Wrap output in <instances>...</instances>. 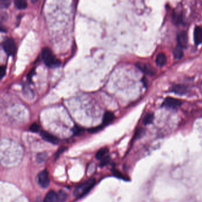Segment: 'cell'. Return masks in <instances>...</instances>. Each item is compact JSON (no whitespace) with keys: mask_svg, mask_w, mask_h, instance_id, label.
<instances>
[{"mask_svg":"<svg viewBox=\"0 0 202 202\" xmlns=\"http://www.w3.org/2000/svg\"><path fill=\"white\" fill-rule=\"evenodd\" d=\"M34 69L32 70L31 72L29 73V74L28 75V79H29L30 81H31V78H32V77H33V74H34Z\"/></svg>","mask_w":202,"mask_h":202,"instance_id":"cell-29","label":"cell"},{"mask_svg":"<svg viewBox=\"0 0 202 202\" xmlns=\"http://www.w3.org/2000/svg\"><path fill=\"white\" fill-rule=\"evenodd\" d=\"M154 119V116L153 113H147L143 119V124L145 125L150 124L153 123Z\"/></svg>","mask_w":202,"mask_h":202,"instance_id":"cell-17","label":"cell"},{"mask_svg":"<svg viewBox=\"0 0 202 202\" xmlns=\"http://www.w3.org/2000/svg\"><path fill=\"white\" fill-rule=\"evenodd\" d=\"M0 31L1 32H6L7 29L4 26H3L2 25L0 24Z\"/></svg>","mask_w":202,"mask_h":202,"instance_id":"cell-28","label":"cell"},{"mask_svg":"<svg viewBox=\"0 0 202 202\" xmlns=\"http://www.w3.org/2000/svg\"><path fill=\"white\" fill-rule=\"evenodd\" d=\"M42 57L48 67L52 68L59 67L61 64L60 61L55 57L52 50L49 47H44L42 50Z\"/></svg>","mask_w":202,"mask_h":202,"instance_id":"cell-1","label":"cell"},{"mask_svg":"<svg viewBox=\"0 0 202 202\" xmlns=\"http://www.w3.org/2000/svg\"><path fill=\"white\" fill-rule=\"evenodd\" d=\"M115 119V116L114 113L111 112H106L105 113L103 117L102 124L103 126H106L110 124Z\"/></svg>","mask_w":202,"mask_h":202,"instance_id":"cell-10","label":"cell"},{"mask_svg":"<svg viewBox=\"0 0 202 202\" xmlns=\"http://www.w3.org/2000/svg\"><path fill=\"white\" fill-rule=\"evenodd\" d=\"M102 129V126H98V127H96V128H91V129H89V132L91 133H94V132H96L99 131V130Z\"/></svg>","mask_w":202,"mask_h":202,"instance_id":"cell-27","label":"cell"},{"mask_svg":"<svg viewBox=\"0 0 202 202\" xmlns=\"http://www.w3.org/2000/svg\"><path fill=\"white\" fill-rule=\"evenodd\" d=\"M14 4L18 9L23 10L27 7V3L26 1L24 0H16L14 1Z\"/></svg>","mask_w":202,"mask_h":202,"instance_id":"cell-18","label":"cell"},{"mask_svg":"<svg viewBox=\"0 0 202 202\" xmlns=\"http://www.w3.org/2000/svg\"><path fill=\"white\" fill-rule=\"evenodd\" d=\"M177 42L178 45L181 47L183 49L184 47H186L188 42V37L186 31H182L179 33L177 35Z\"/></svg>","mask_w":202,"mask_h":202,"instance_id":"cell-7","label":"cell"},{"mask_svg":"<svg viewBox=\"0 0 202 202\" xmlns=\"http://www.w3.org/2000/svg\"><path fill=\"white\" fill-rule=\"evenodd\" d=\"M40 129V127L39 124H37L36 123H33L30 127V130L34 133H37V132H39Z\"/></svg>","mask_w":202,"mask_h":202,"instance_id":"cell-21","label":"cell"},{"mask_svg":"<svg viewBox=\"0 0 202 202\" xmlns=\"http://www.w3.org/2000/svg\"><path fill=\"white\" fill-rule=\"evenodd\" d=\"M3 47L8 55H13L16 52V43L12 39H7L3 43Z\"/></svg>","mask_w":202,"mask_h":202,"instance_id":"cell-5","label":"cell"},{"mask_svg":"<svg viewBox=\"0 0 202 202\" xmlns=\"http://www.w3.org/2000/svg\"><path fill=\"white\" fill-rule=\"evenodd\" d=\"M44 202H57V193L53 190L49 191L44 199Z\"/></svg>","mask_w":202,"mask_h":202,"instance_id":"cell-13","label":"cell"},{"mask_svg":"<svg viewBox=\"0 0 202 202\" xmlns=\"http://www.w3.org/2000/svg\"><path fill=\"white\" fill-rule=\"evenodd\" d=\"M67 193L63 190H60L57 193V202H65L67 200Z\"/></svg>","mask_w":202,"mask_h":202,"instance_id":"cell-16","label":"cell"},{"mask_svg":"<svg viewBox=\"0 0 202 202\" xmlns=\"http://www.w3.org/2000/svg\"><path fill=\"white\" fill-rule=\"evenodd\" d=\"M181 104L182 101L180 100L172 97H167L162 104V106L167 108L176 109L177 107L180 106Z\"/></svg>","mask_w":202,"mask_h":202,"instance_id":"cell-4","label":"cell"},{"mask_svg":"<svg viewBox=\"0 0 202 202\" xmlns=\"http://www.w3.org/2000/svg\"><path fill=\"white\" fill-rule=\"evenodd\" d=\"M171 91L174 92V93L183 95V94L186 93V87L183 85H176L172 87Z\"/></svg>","mask_w":202,"mask_h":202,"instance_id":"cell-12","label":"cell"},{"mask_svg":"<svg viewBox=\"0 0 202 202\" xmlns=\"http://www.w3.org/2000/svg\"><path fill=\"white\" fill-rule=\"evenodd\" d=\"M108 152V149L106 148H101L96 152V158L98 160H102Z\"/></svg>","mask_w":202,"mask_h":202,"instance_id":"cell-15","label":"cell"},{"mask_svg":"<svg viewBox=\"0 0 202 202\" xmlns=\"http://www.w3.org/2000/svg\"><path fill=\"white\" fill-rule=\"evenodd\" d=\"M73 131L75 135H79L83 132V128H82L80 127H79L78 126H76L74 127Z\"/></svg>","mask_w":202,"mask_h":202,"instance_id":"cell-22","label":"cell"},{"mask_svg":"<svg viewBox=\"0 0 202 202\" xmlns=\"http://www.w3.org/2000/svg\"><path fill=\"white\" fill-rule=\"evenodd\" d=\"M137 68H138L142 73H145V74L154 75L156 73V71L154 68L151 67L149 65L143 63V62H138L135 63Z\"/></svg>","mask_w":202,"mask_h":202,"instance_id":"cell-6","label":"cell"},{"mask_svg":"<svg viewBox=\"0 0 202 202\" xmlns=\"http://www.w3.org/2000/svg\"><path fill=\"white\" fill-rule=\"evenodd\" d=\"M157 65L159 67H163L167 63V57L164 53H160L158 54L156 59Z\"/></svg>","mask_w":202,"mask_h":202,"instance_id":"cell-11","label":"cell"},{"mask_svg":"<svg viewBox=\"0 0 202 202\" xmlns=\"http://www.w3.org/2000/svg\"><path fill=\"white\" fill-rule=\"evenodd\" d=\"M96 183L95 178H91L88 181L83 183L76 188L74 192L75 196L77 198H80L86 195L93 188Z\"/></svg>","mask_w":202,"mask_h":202,"instance_id":"cell-2","label":"cell"},{"mask_svg":"<svg viewBox=\"0 0 202 202\" xmlns=\"http://www.w3.org/2000/svg\"><path fill=\"white\" fill-rule=\"evenodd\" d=\"M6 73V67L5 66H0V79L5 76Z\"/></svg>","mask_w":202,"mask_h":202,"instance_id":"cell-24","label":"cell"},{"mask_svg":"<svg viewBox=\"0 0 202 202\" xmlns=\"http://www.w3.org/2000/svg\"><path fill=\"white\" fill-rule=\"evenodd\" d=\"M37 182L43 188H47L50 184V178L48 171L44 170L40 171L37 176Z\"/></svg>","mask_w":202,"mask_h":202,"instance_id":"cell-3","label":"cell"},{"mask_svg":"<svg viewBox=\"0 0 202 202\" xmlns=\"http://www.w3.org/2000/svg\"><path fill=\"white\" fill-rule=\"evenodd\" d=\"M41 136L42 138L44 140L48 142H50L52 144H57L59 143V139L57 137L54 136V135H52L51 134L46 132V131H42L41 132Z\"/></svg>","mask_w":202,"mask_h":202,"instance_id":"cell-8","label":"cell"},{"mask_svg":"<svg viewBox=\"0 0 202 202\" xmlns=\"http://www.w3.org/2000/svg\"><path fill=\"white\" fill-rule=\"evenodd\" d=\"M113 173H114V174L115 176L118 177L119 178H122L124 180H125L124 178V177L121 174V173L120 172H119V171H117L116 170H114V171H113Z\"/></svg>","mask_w":202,"mask_h":202,"instance_id":"cell-26","label":"cell"},{"mask_svg":"<svg viewBox=\"0 0 202 202\" xmlns=\"http://www.w3.org/2000/svg\"><path fill=\"white\" fill-rule=\"evenodd\" d=\"M66 148H65V147H61L60 148H59V150H57L56 153L55 154V159L57 160L63 152L66 150Z\"/></svg>","mask_w":202,"mask_h":202,"instance_id":"cell-23","label":"cell"},{"mask_svg":"<svg viewBox=\"0 0 202 202\" xmlns=\"http://www.w3.org/2000/svg\"><path fill=\"white\" fill-rule=\"evenodd\" d=\"M143 133H144V130L141 129V128L139 129L136 132V134H135V138H140L142 135H143Z\"/></svg>","mask_w":202,"mask_h":202,"instance_id":"cell-25","label":"cell"},{"mask_svg":"<svg viewBox=\"0 0 202 202\" xmlns=\"http://www.w3.org/2000/svg\"><path fill=\"white\" fill-rule=\"evenodd\" d=\"M10 4L11 1L9 0H0V8H7Z\"/></svg>","mask_w":202,"mask_h":202,"instance_id":"cell-20","label":"cell"},{"mask_svg":"<svg viewBox=\"0 0 202 202\" xmlns=\"http://www.w3.org/2000/svg\"><path fill=\"white\" fill-rule=\"evenodd\" d=\"M147 79H146V78H145V77H144V78H142V82H143V84H144V85H145V86H146L147 85Z\"/></svg>","mask_w":202,"mask_h":202,"instance_id":"cell-30","label":"cell"},{"mask_svg":"<svg viewBox=\"0 0 202 202\" xmlns=\"http://www.w3.org/2000/svg\"><path fill=\"white\" fill-rule=\"evenodd\" d=\"M194 40L196 45H199L202 43V29L199 26L196 27L194 29Z\"/></svg>","mask_w":202,"mask_h":202,"instance_id":"cell-9","label":"cell"},{"mask_svg":"<svg viewBox=\"0 0 202 202\" xmlns=\"http://www.w3.org/2000/svg\"><path fill=\"white\" fill-rule=\"evenodd\" d=\"M47 158V154L46 152H42V153H40L37 156V161L39 163H41L44 161L46 160Z\"/></svg>","mask_w":202,"mask_h":202,"instance_id":"cell-19","label":"cell"},{"mask_svg":"<svg viewBox=\"0 0 202 202\" xmlns=\"http://www.w3.org/2000/svg\"><path fill=\"white\" fill-rule=\"evenodd\" d=\"M173 54H174V57L176 59H181L183 57V48L179 46V45H177L175 47V49H174Z\"/></svg>","mask_w":202,"mask_h":202,"instance_id":"cell-14","label":"cell"}]
</instances>
